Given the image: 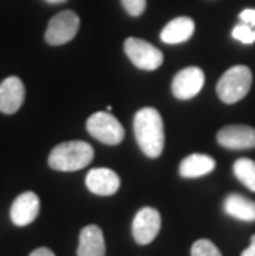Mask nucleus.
Returning a JSON list of instances; mask_svg holds the SVG:
<instances>
[{
    "label": "nucleus",
    "instance_id": "nucleus-1",
    "mask_svg": "<svg viewBox=\"0 0 255 256\" xmlns=\"http://www.w3.org/2000/svg\"><path fill=\"white\" fill-rule=\"evenodd\" d=\"M134 138L139 149L149 159H156L164 150V124L154 108H143L134 114Z\"/></svg>",
    "mask_w": 255,
    "mask_h": 256
},
{
    "label": "nucleus",
    "instance_id": "nucleus-2",
    "mask_svg": "<svg viewBox=\"0 0 255 256\" xmlns=\"http://www.w3.org/2000/svg\"><path fill=\"white\" fill-rule=\"evenodd\" d=\"M95 150L85 140H68L53 147L48 156V166L58 172L81 170L93 160Z\"/></svg>",
    "mask_w": 255,
    "mask_h": 256
},
{
    "label": "nucleus",
    "instance_id": "nucleus-3",
    "mask_svg": "<svg viewBox=\"0 0 255 256\" xmlns=\"http://www.w3.org/2000/svg\"><path fill=\"white\" fill-rule=\"evenodd\" d=\"M252 86V72L250 68L237 64L229 68L220 76L217 83V96L225 104H234L247 96Z\"/></svg>",
    "mask_w": 255,
    "mask_h": 256
},
{
    "label": "nucleus",
    "instance_id": "nucleus-4",
    "mask_svg": "<svg viewBox=\"0 0 255 256\" xmlns=\"http://www.w3.org/2000/svg\"><path fill=\"white\" fill-rule=\"evenodd\" d=\"M86 129L96 140L108 146H116L124 139V128L111 112H95L86 121Z\"/></svg>",
    "mask_w": 255,
    "mask_h": 256
},
{
    "label": "nucleus",
    "instance_id": "nucleus-5",
    "mask_svg": "<svg viewBox=\"0 0 255 256\" xmlns=\"http://www.w3.org/2000/svg\"><path fill=\"white\" fill-rule=\"evenodd\" d=\"M124 53L131 60L134 66H138L139 70H146V72H154V70L161 66L162 60H164L161 50H157L156 46H153L146 40L134 36L126 38V42H124Z\"/></svg>",
    "mask_w": 255,
    "mask_h": 256
},
{
    "label": "nucleus",
    "instance_id": "nucleus-6",
    "mask_svg": "<svg viewBox=\"0 0 255 256\" xmlns=\"http://www.w3.org/2000/svg\"><path fill=\"white\" fill-rule=\"evenodd\" d=\"M80 30V17L73 10H63L48 22L45 40L50 45H65L72 42Z\"/></svg>",
    "mask_w": 255,
    "mask_h": 256
},
{
    "label": "nucleus",
    "instance_id": "nucleus-7",
    "mask_svg": "<svg viewBox=\"0 0 255 256\" xmlns=\"http://www.w3.org/2000/svg\"><path fill=\"white\" fill-rule=\"evenodd\" d=\"M161 214L153 206L141 208L133 220V238L138 244H149L154 242L161 230Z\"/></svg>",
    "mask_w": 255,
    "mask_h": 256
},
{
    "label": "nucleus",
    "instance_id": "nucleus-8",
    "mask_svg": "<svg viewBox=\"0 0 255 256\" xmlns=\"http://www.w3.org/2000/svg\"><path fill=\"white\" fill-rule=\"evenodd\" d=\"M204 81H205L204 72L199 66L184 68L172 80V94L181 101L192 100L202 90Z\"/></svg>",
    "mask_w": 255,
    "mask_h": 256
},
{
    "label": "nucleus",
    "instance_id": "nucleus-9",
    "mask_svg": "<svg viewBox=\"0 0 255 256\" xmlns=\"http://www.w3.org/2000/svg\"><path fill=\"white\" fill-rule=\"evenodd\" d=\"M217 142L232 150L255 149V129L243 124L225 126L217 132Z\"/></svg>",
    "mask_w": 255,
    "mask_h": 256
},
{
    "label": "nucleus",
    "instance_id": "nucleus-10",
    "mask_svg": "<svg viewBox=\"0 0 255 256\" xmlns=\"http://www.w3.org/2000/svg\"><path fill=\"white\" fill-rule=\"evenodd\" d=\"M40 214V198L35 192H24L10 206V220L17 226H27L37 220Z\"/></svg>",
    "mask_w": 255,
    "mask_h": 256
},
{
    "label": "nucleus",
    "instance_id": "nucleus-11",
    "mask_svg": "<svg viewBox=\"0 0 255 256\" xmlns=\"http://www.w3.org/2000/svg\"><path fill=\"white\" fill-rule=\"evenodd\" d=\"M85 184L91 194L100 195V197H110V195H115L119 190L121 180H119L118 174L115 170L98 167L88 172Z\"/></svg>",
    "mask_w": 255,
    "mask_h": 256
},
{
    "label": "nucleus",
    "instance_id": "nucleus-12",
    "mask_svg": "<svg viewBox=\"0 0 255 256\" xmlns=\"http://www.w3.org/2000/svg\"><path fill=\"white\" fill-rule=\"evenodd\" d=\"M25 100V86L19 76H9L0 83V112L14 114Z\"/></svg>",
    "mask_w": 255,
    "mask_h": 256
},
{
    "label": "nucleus",
    "instance_id": "nucleus-13",
    "mask_svg": "<svg viewBox=\"0 0 255 256\" xmlns=\"http://www.w3.org/2000/svg\"><path fill=\"white\" fill-rule=\"evenodd\" d=\"M78 256H105L106 244L105 235L98 225H88L80 232L78 238Z\"/></svg>",
    "mask_w": 255,
    "mask_h": 256
},
{
    "label": "nucleus",
    "instance_id": "nucleus-14",
    "mask_svg": "<svg viewBox=\"0 0 255 256\" xmlns=\"http://www.w3.org/2000/svg\"><path fill=\"white\" fill-rule=\"evenodd\" d=\"M194 20L189 17H177L171 20L161 32V40L167 45H177V43L187 42L194 34Z\"/></svg>",
    "mask_w": 255,
    "mask_h": 256
},
{
    "label": "nucleus",
    "instance_id": "nucleus-15",
    "mask_svg": "<svg viewBox=\"0 0 255 256\" xmlns=\"http://www.w3.org/2000/svg\"><path fill=\"white\" fill-rule=\"evenodd\" d=\"M224 212L229 216L240 222H255V202L240 194H230L224 200Z\"/></svg>",
    "mask_w": 255,
    "mask_h": 256
},
{
    "label": "nucleus",
    "instance_id": "nucleus-16",
    "mask_svg": "<svg viewBox=\"0 0 255 256\" xmlns=\"http://www.w3.org/2000/svg\"><path fill=\"white\" fill-rule=\"evenodd\" d=\"M215 168V160L205 154H191L182 159L179 166V174L184 178H197L210 174Z\"/></svg>",
    "mask_w": 255,
    "mask_h": 256
},
{
    "label": "nucleus",
    "instance_id": "nucleus-17",
    "mask_svg": "<svg viewBox=\"0 0 255 256\" xmlns=\"http://www.w3.org/2000/svg\"><path fill=\"white\" fill-rule=\"evenodd\" d=\"M234 176L248 190L255 192V160L242 157L234 162Z\"/></svg>",
    "mask_w": 255,
    "mask_h": 256
},
{
    "label": "nucleus",
    "instance_id": "nucleus-18",
    "mask_svg": "<svg viewBox=\"0 0 255 256\" xmlns=\"http://www.w3.org/2000/svg\"><path fill=\"white\" fill-rule=\"evenodd\" d=\"M191 256H222L220 250L207 238H200L191 248Z\"/></svg>",
    "mask_w": 255,
    "mask_h": 256
},
{
    "label": "nucleus",
    "instance_id": "nucleus-19",
    "mask_svg": "<svg viewBox=\"0 0 255 256\" xmlns=\"http://www.w3.org/2000/svg\"><path fill=\"white\" fill-rule=\"evenodd\" d=\"M232 36H234L237 42L250 45V43H255V28L250 25H245V24L235 25L234 30H232Z\"/></svg>",
    "mask_w": 255,
    "mask_h": 256
},
{
    "label": "nucleus",
    "instance_id": "nucleus-20",
    "mask_svg": "<svg viewBox=\"0 0 255 256\" xmlns=\"http://www.w3.org/2000/svg\"><path fill=\"white\" fill-rule=\"evenodd\" d=\"M121 4L131 17H139L146 8V0H121Z\"/></svg>",
    "mask_w": 255,
    "mask_h": 256
},
{
    "label": "nucleus",
    "instance_id": "nucleus-21",
    "mask_svg": "<svg viewBox=\"0 0 255 256\" xmlns=\"http://www.w3.org/2000/svg\"><path fill=\"white\" fill-rule=\"evenodd\" d=\"M240 22L255 28V8H245L240 12Z\"/></svg>",
    "mask_w": 255,
    "mask_h": 256
},
{
    "label": "nucleus",
    "instance_id": "nucleus-22",
    "mask_svg": "<svg viewBox=\"0 0 255 256\" xmlns=\"http://www.w3.org/2000/svg\"><path fill=\"white\" fill-rule=\"evenodd\" d=\"M30 256H55L50 248H37L30 253Z\"/></svg>",
    "mask_w": 255,
    "mask_h": 256
},
{
    "label": "nucleus",
    "instance_id": "nucleus-23",
    "mask_svg": "<svg viewBox=\"0 0 255 256\" xmlns=\"http://www.w3.org/2000/svg\"><path fill=\"white\" fill-rule=\"evenodd\" d=\"M240 256H255V235L250 238V244H248V248L243 250Z\"/></svg>",
    "mask_w": 255,
    "mask_h": 256
},
{
    "label": "nucleus",
    "instance_id": "nucleus-24",
    "mask_svg": "<svg viewBox=\"0 0 255 256\" xmlns=\"http://www.w3.org/2000/svg\"><path fill=\"white\" fill-rule=\"evenodd\" d=\"M48 4H63V2H67V0H47Z\"/></svg>",
    "mask_w": 255,
    "mask_h": 256
}]
</instances>
